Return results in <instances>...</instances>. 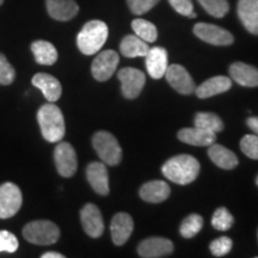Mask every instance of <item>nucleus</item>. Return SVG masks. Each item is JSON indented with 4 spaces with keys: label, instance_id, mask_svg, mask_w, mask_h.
<instances>
[{
    "label": "nucleus",
    "instance_id": "obj_1",
    "mask_svg": "<svg viewBox=\"0 0 258 258\" xmlns=\"http://www.w3.org/2000/svg\"><path fill=\"white\" fill-rule=\"evenodd\" d=\"M161 171L171 182L179 185H186L198 178L200 163L196 158L188 154H180L170 158L161 167Z\"/></svg>",
    "mask_w": 258,
    "mask_h": 258
},
{
    "label": "nucleus",
    "instance_id": "obj_2",
    "mask_svg": "<svg viewBox=\"0 0 258 258\" xmlns=\"http://www.w3.org/2000/svg\"><path fill=\"white\" fill-rule=\"evenodd\" d=\"M37 121L42 137L48 143H59L66 133L64 118L59 106L51 103L42 105L37 111Z\"/></svg>",
    "mask_w": 258,
    "mask_h": 258
},
{
    "label": "nucleus",
    "instance_id": "obj_3",
    "mask_svg": "<svg viewBox=\"0 0 258 258\" xmlns=\"http://www.w3.org/2000/svg\"><path fill=\"white\" fill-rule=\"evenodd\" d=\"M108 25L102 21H90L84 25L77 36V46L85 55L98 53L108 40Z\"/></svg>",
    "mask_w": 258,
    "mask_h": 258
},
{
    "label": "nucleus",
    "instance_id": "obj_4",
    "mask_svg": "<svg viewBox=\"0 0 258 258\" xmlns=\"http://www.w3.org/2000/svg\"><path fill=\"white\" fill-rule=\"evenodd\" d=\"M23 237L31 244L51 245L59 240L60 230L49 220H35L24 226Z\"/></svg>",
    "mask_w": 258,
    "mask_h": 258
},
{
    "label": "nucleus",
    "instance_id": "obj_5",
    "mask_svg": "<svg viewBox=\"0 0 258 258\" xmlns=\"http://www.w3.org/2000/svg\"><path fill=\"white\" fill-rule=\"evenodd\" d=\"M92 145L95 151L106 165H118L122 160V150L117 139L109 132L99 131L93 135Z\"/></svg>",
    "mask_w": 258,
    "mask_h": 258
},
{
    "label": "nucleus",
    "instance_id": "obj_6",
    "mask_svg": "<svg viewBox=\"0 0 258 258\" xmlns=\"http://www.w3.org/2000/svg\"><path fill=\"white\" fill-rule=\"evenodd\" d=\"M23 202L22 191L15 183L6 182L0 185V219L15 217Z\"/></svg>",
    "mask_w": 258,
    "mask_h": 258
},
{
    "label": "nucleus",
    "instance_id": "obj_7",
    "mask_svg": "<svg viewBox=\"0 0 258 258\" xmlns=\"http://www.w3.org/2000/svg\"><path fill=\"white\" fill-rule=\"evenodd\" d=\"M120 56L115 50H104L99 53L92 61L91 72L93 78L98 82H106L110 79L117 69Z\"/></svg>",
    "mask_w": 258,
    "mask_h": 258
},
{
    "label": "nucleus",
    "instance_id": "obj_8",
    "mask_svg": "<svg viewBox=\"0 0 258 258\" xmlns=\"http://www.w3.org/2000/svg\"><path fill=\"white\" fill-rule=\"evenodd\" d=\"M117 77L122 85V93L128 99L137 98L143 91L145 82H146V77H145L144 72H141L140 70L133 69V67L120 70Z\"/></svg>",
    "mask_w": 258,
    "mask_h": 258
},
{
    "label": "nucleus",
    "instance_id": "obj_9",
    "mask_svg": "<svg viewBox=\"0 0 258 258\" xmlns=\"http://www.w3.org/2000/svg\"><path fill=\"white\" fill-rule=\"evenodd\" d=\"M54 161H55L57 172L66 178L72 177L78 167L77 153L72 145L69 143H60L55 147Z\"/></svg>",
    "mask_w": 258,
    "mask_h": 258
},
{
    "label": "nucleus",
    "instance_id": "obj_10",
    "mask_svg": "<svg viewBox=\"0 0 258 258\" xmlns=\"http://www.w3.org/2000/svg\"><path fill=\"white\" fill-rule=\"evenodd\" d=\"M194 34L213 46H230L234 41L230 31L214 24L198 23L194 27Z\"/></svg>",
    "mask_w": 258,
    "mask_h": 258
},
{
    "label": "nucleus",
    "instance_id": "obj_11",
    "mask_svg": "<svg viewBox=\"0 0 258 258\" xmlns=\"http://www.w3.org/2000/svg\"><path fill=\"white\" fill-rule=\"evenodd\" d=\"M80 220L84 231L91 238H99L104 232V221L102 213L93 203H88L80 211Z\"/></svg>",
    "mask_w": 258,
    "mask_h": 258
},
{
    "label": "nucleus",
    "instance_id": "obj_12",
    "mask_svg": "<svg viewBox=\"0 0 258 258\" xmlns=\"http://www.w3.org/2000/svg\"><path fill=\"white\" fill-rule=\"evenodd\" d=\"M165 77L170 85L182 95H190L195 91V83H194L191 76L180 64L173 63L171 66H167Z\"/></svg>",
    "mask_w": 258,
    "mask_h": 258
},
{
    "label": "nucleus",
    "instance_id": "obj_13",
    "mask_svg": "<svg viewBox=\"0 0 258 258\" xmlns=\"http://www.w3.org/2000/svg\"><path fill=\"white\" fill-rule=\"evenodd\" d=\"M173 251V244L170 239L160 237L147 238L139 245L138 252L144 258H160L169 256Z\"/></svg>",
    "mask_w": 258,
    "mask_h": 258
},
{
    "label": "nucleus",
    "instance_id": "obj_14",
    "mask_svg": "<svg viewBox=\"0 0 258 258\" xmlns=\"http://www.w3.org/2000/svg\"><path fill=\"white\" fill-rule=\"evenodd\" d=\"M86 178H88L90 185L99 195H108L109 189V175L105 164L93 161L90 163L86 167Z\"/></svg>",
    "mask_w": 258,
    "mask_h": 258
},
{
    "label": "nucleus",
    "instance_id": "obj_15",
    "mask_svg": "<svg viewBox=\"0 0 258 258\" xmlns=\"http://www.w3.org/2000/svg\"><path fill=\"white\" fill-rule=\"evenodd\" d=\"M134 221L133 219L127 213H117L111 220L110 231L111 238L115 245L121 246L127 243V240L133 233Z\"/></svg>",
    "mask_w": 258,
    "mask_h": 258
},
{
    "label": "nucleus",
    "instance_id": "obj_16",
    "mask_svg": "<svg viewBox=\"0 0 258 258\" xmlns=\"http://www.w3.org/2000/svg\"><path fill=\"white\" fill-rule=\"evenodd\" d=\"M31 83L35 88L41 90L47 101H49L50 103L56 102L61 97V93H62V88H61L59 80L48 73L35 74Z\"/></svg>",
    "mask_w": 258,
    "mask_h": 258
},
{
    "label": "nucleus",
    "instance_id": "obj_17",
    "mask_svg": "<svg viewBox=\"0 0 258 258\" xmlns=\"http://www.w3.org/2000/svg\"><path fill=\"white\" fill-rule=\"evenodd\" d=\"M146 69L153 79H160L167 70V51L161 47L150 48L146 54Z\"/></svg>",
    "mask_w": 258,
    "mask_h": 258
},
{
    "label": "nucleus",
    "instance_id": "obj_18",
    "mask_svg": "<svg viewBox=\"0 0 258 258\" xmlns=\"http://www.w3.org/2000/svg\"><path fill=\"white\" fill-rule=\"evenodd\" d=\"M46 4L50 17L60 22L71 21L79 12V6L74 0H47Z\"/></svg>",
    "mask_w": 258,
    "mask_h": 258
},
{
    "label": "nucleus",
    "instance_id": "obj_19",
    "mask_svg": "<svg viewBox=\"0 0 258 258\" xmlns=\"http://www.w3.org/2000/svg\"><path fill=\"white\" fill-rule=\"evenodd\" d=\"M230 76L235 83L245 88H257L258 70L251 64L234 62L230 67Z\"/></svg>",
    "mask_w": 258,
    "mask_h": 258
},
{
    "label": "nucleus",
    "instance_id": "obj_20",
    "mask_svg": "<svg viewBox=\"0 0 258 258\" xmlns=\"http://www.w3.org/2000/svg\"><path fill=\"white\" fill-rule=\"evenodd\" d=\"M177 137L182 143L192 145V146H211L217 140L215 133L199 127L180 129Z\"/></svg>",
    "mask_w": 258,
    "mask_h": 258
},
{
    "label": "nucleus",
    "instance_id": "obj_21",
    "mask_svg": "<svg viewBox=\"0 0 258 258\" xmlns=\"http://www.w3.org/2000/svg\"><path fill=\"white\" fill-rule=\"evenodd\" d=\"M237 10L245 29L258 35V0H239Z\"/></svg>",
    "mask_w": 258,
    "mask_h": 258
},
{
    "label": "nucleus",
    "instance_id": "obj_22",
    "mask_svg": "<svg viewBox=\"0 0 258 258\" xmlns=\"http://www.w3.org/2000/svg\"><path fill=\"white\" fill-rule=\"evenodd\" d=\"M231 86L232 82L230 78L225 76H217L203 82L199 88L195 89V92L199 98L206 99L209 98V97L220 95V93L228 91Z\"/></svg>",
    "mask_w": 258,
    "mask_h": 258
},
{
    "label": "nucleus",
    "instance_id": "obj_23",
    "mask_svg": "<svg viewBox=\"0 0 258 258\" xmlns=\"http://www.w3.org/2000/svg\"><path fill=\"white\" fill-rule=\"evenodd\" d=\"M170 186L164 180H151L140 188V198L150 203H160L170 196Z\"/></svg>",
    "mask_w": 258,
    "mask_h": 258
},
{
    "label": "nucleus",
    "instance_id": "obj_24",
    "mask_svg": "<svg viewBox=\"0 0 258 258\" xmlns=\"http://www.w3.org/2000/svg\"><path fill=\"white\" fill-rule=\"evenodd\" d=\"M208 147V156L217 166L225 170H232L238 165L237 156L228 148L215 143Z\"/></svg>",
    "mask_w": 258,
    "mask_h": 258
},
{
    "label": "nucleus",
    "instance_id": "obj_25",
    "mask_svg": "<svg viewBox=\"0 0 258 258\" xmlns=\"http://www.w3.org/2000/svg\"><path fill=\"white\" fill-rule=\"evenodd\" d=\"M31 51L34 54L35 60L37 63L46 64V66H50V64L55 63L57 60V50L56 48L48 41L38 40L31 43Z\"/></svg>",
    "mask_w": 258,
    "mask_h": 258
},
{
    "label": "nucleus",
    "instance_id": "obj_26",
    "mask_svg": "<svg viewBox=\"0 0 258 258\" xmlns=\"http://www.w3.org/2000/svg\"><path fill=\"white\" fill-rule=\"evenodd\" d=\"M120 50L122 55L125 57L146 56L150 47H148L147 42L141 40L137 35H127L121 42Z\"/></svg>",
    "mask_w": 258,
    "mask_h": 258
},
{
    "label": "nucleus",
    "instance_id": "obj_27",
    "mask_svg": "<svg viewBox=\"0 0 258 258\" xmlns=\"http://www.w3.org/2000/svg\"><path fill=\"white\" fill-rule=\"evenodd\" d=\"M195 127L206 129V131L213 132V133H219L224 129L222 120L218 115L212 114V112H198L194 120Z\"/></svg>",
    "mask_w": 258,
    "mask_h": 258
},
{
    "label": "nucleus",
    "instance_id": "obj_28",
    "mask_svg": "<svg viewBox=\"0 0 258 258\" xmlns=\"http://www.w3.org/2000/svg\"><path fill=\"white\" fill-rule=\"evenodd\" d=\"M132 28L138 37L144 40L147 43H152L158 38V30L156 25L145 19L138 18L132 22Z\"/></svg>",
    "mask_w": 258,
    "mask_h": 258
},
{
    "label": "nucleus",
    "instance_id": "obj_29",
    "mask_svg": "<svg viewBox=\"0 0 258 258\" xmlns=\"http://www.w3.org/2000/svg\"><path fill=\"white\" fill-rule=\"evenodd\" d=\"M203 226V219L199 214H190L188 218L184 219L179 227V232L182 237L192 238L201 231Z\"/></svg>",
    "mask_w": 258,
    "mask_h": 258
},
{
    "label": "nucleus",
    "instance_id": "obj_30",
    "mask_svg": "<svg viewBox=\"0 0 258 258\" xmlns=\"http://www.w3.org/2000/svg\"><path fill=\"white\" fill-rule=\"evenodd\" d=\"M209 15L215 18H222L230 11L227 0H198Z\"/></svg>",
    "mask_w": 258,
    "mask_h": 258
},
{
    "label": "nucleus",
    "instance_id": "obj_31",
    "mask_svg": "<svg viewBox=\"0 0 258 258\" xmlns=\"http://www.w3.org/2000/svg\"><path fill=\"white\" fill-rule=\"evenodd\" d=\"M233 217L225 207H220L215 211L212 218V225L218 231H227L233 225Z\"/></svg>",
    "mask_w": 258,
    "mask_h": 258
},
{
    "label": "nucleus",
    "instance_id": "obj_32",
    "mask_svg": "<svg viewBox=\"0 0 258 258\" xmlns=\"http://www.w3.org/2000/svg\"><path fill=\"white\" fill-rule=\"evenodd\" d=\"M16 78V71L4 54L0 53V85H10Z\"/></svg>",
    "mask_w": 258,
    "mask_h": 258
},
{
    "label": "nucleus",
    "instance_id": "obj_33",
    "mask_svg": "<svg viewBox=\"0 0 258 258\" xmlns=\"http://www.w3.org/2000/svg\"><path fill=\"white\" fill-rule=\"evenodd\" d=\"M240 148L245 156L251 159H258V135H245L240 141Z\"/></svg>",
    "mask_w": 258,
    "mask_h": 258
},
{
    "label": "nucleus",
    "instance_id": "obj_34",
    "mask_svg": "<svg viewBox=\"0 0 258 258\" xmlns=\"http://www.w3.org/2000/svg\"><path fill=\"white\" fill-rule=\"evenodd\" d=\"M232 245H233V243H232L231 238L220 237L212 241L211 245H209V250L215 257H222L226 256L232 250Z\"/></svg>",
    "mask_w": 258,
    "mask_h": 258
},
{
    "label": "nucleus",
    "instance_id": "obj_35",
    "mask_svg": "<svg viewBox=\"0 0 258 258\" xmlns=\"http://www.w3.org/2000/svg\"><path fill=\"white\" fill-rule=\"evenodd\" d=\"M18 239L14 233L5 230L0 231V252H15L18 249Z\"/></svg>",
    "mask_w": 258,
    "mask_h": 258
},
{
    "label": "nucleus",
    "instance_id": "obj_36",
    "mask_svg": "<svg viewBox=\"0 0 258 258\" xmlns=\"http://www.w3.org/2000/svg\"><path fill=\"white\" fill-rule=\"evenodd\" d=\"M159 0H127L128 8L134 15H144L156 6Z\"/></svg>",
    "mask_w": 258,
    "mask_h": 258
},
{
    "label": "nucleus",
    "instance_id": "obj_37",
    "mask_svg": "<svg viewBox=\"0 0 258 258\" xmlns=\"http://www.w3.org/2000/svg\"><path fill=\"white\" fill-rule=\"evenodd\" d=\"M170 5L175 9V11L178 12L179 15L188 16L194 12V6L191 0H169Z\"/></svg>",
    "mask_w": 258,
    "mask_h": 258
},
{
    "label": "nucleus",
    "instance_id": "obj_38",
    "mask_svg": "<svg viewBox=\"0 0 258 258\" xmlns=\"http://www.w3.org/2000/svg\"><path fill=\"white\" fill-rule=\"evenodd\" d=\"M246 124L253 132L254 134L258 135V117H249L246 121Z\"/></svg>",
    "mask_w": 258,
    "mask_h": 258
},
{
    "label": "nucleus",
    "instance_id": "obj_39",
    "mask_svg": "<svg viewBox=\"0 0 258 258\" xmlns=\"http://www.w3.org/2000/svg\"><path fill=\"white\" fill-rule=\"evenodd\" d=\"M41 257L42 258H63L64 256L59 252H53V251H50V252L43 253Z\"/></svg>",
    "mask_w": 258,
    "mask_h": 258
},
{
    "label": "nucleus",
    "instance_id": "obj_40",
    "mask_svg": "<svg viewBox=\"0 0 258 258\" xmlns=\"http://www.w3.org/2000/svg\"><path fill=\"white\" fill-rule=\"evenodd\" d=\"M256 184H257V186H258V176L256 177Z\"/></svg>",
    "mask_w": 258,
    "mask_h": 258
},
{
    "label": "nucleus",
    "instance_id": "obj_41",
    "mask_svg": "<svg viewBox=\"0 0 258 258\" xmlns=\"http://www.w3.org/2000/svg\"><path fill=\"white\" fill-rule=\"evenodd\" d=\"M3 3H4V0H0V5H2Z\"/></svg>",
    "mask_w": 258,
    "mask_h": 258
}]
</instances>
